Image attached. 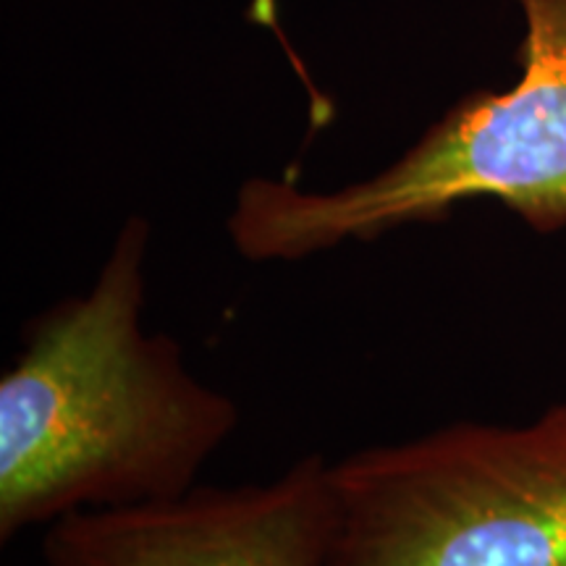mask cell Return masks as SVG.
I'll return each instance as SVG.
<instances>
[{"label": "cell", "mask_w": 566, "mask_h": 566, "mask_svg": "<svg viewBox=\"0 0 566 566\" xmlns=\"http://www.w3.org/2000/svg\"><path fill=\"white\" fill-rule=\"evenodd\" d=\"M150 229L129 218L84 294L34 317L0 378V541L179 499L239 428L231 396L145 328Z\"/></svg>", "instance_id": "6da1fadb"}, {"label": "cell", "mask_w": 566, "mask_h": 566, "mask_svg": "<svg viewBox=\"0 0 566 566\" xmlns=\"http://www.w3.org/2000/svg\"><path fill=\"white\" fill-rule=\"evenodd\" d=\"M527 34L522 74L504 92H478L370 179L334 192L250 179L229 218L252 263H296L346 242H373L430 223L467 200H499L530 229L566 226V0H516Z\"/></svg>", "instance_id": "7a4b0ae2"}, {"label": "cell", "mask_w": 566, "mask_h": 566, "mask_svg": "<svg viewBox=\"0 0 566 566\" xmlns=\"http://www.w3.org/2000/svg\"><path fill=\"white\" fill-rule=\"evenodd\" d=\"M325 566H566V405L334 462Z\"/></svg>", "instance_id": "3957f363"}, {"label": "cell", "mask_w": 566, "mask_h": 566, "mask_svg": "<svg viewBox=\"0 0 566 566\" xmlns=\"http://www.w3.org/2000/svg\"><path fill=\"white\" fill-rule=\"evenodd\" d=\"M334 462L310 454L268 483L195 485L179 499L87 509L48 525V566H325Z\"/></svg>", "instance_id": "277c9868"}]
</instances>
